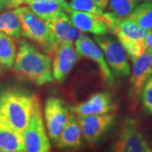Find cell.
Here are the masks:
<instances>
[{"label": "cell", "mask_w": 152, "mask_h": 152, "mask_svg": "<svg viewBox=\"0 0 152 152\" xmlns=\"http://www.w3.org/2000/svg\"><path fill=\"white\" fill-rule=\"evenodd\" d=\"M12 71L22 80L38 86L53 80L52 58L26 40H20L18 43Z\"/></svg>", "instance_id": "6da1fadb"}, {"label": "cell", "mask_w": 152, "mask_h": 152, "mask_svg": "<svg viewBox=\"0 0 152 152\" xmlns=\"http://www.w3.org/2000/svg\"><path fill=\"white\" fill-rule=\"evenodd\" d=\"M36 95L9 89L0 95V124L21 134L31 120L36 103Z\"/></svg>", "instance_id": "7a4b0ae2"}, {"label": "cell", "mask_w": 152, "mask_h": 152, "mask_svg": "<svg viewBox=\"0 0 152 152\" xmlns=\"http://www.w3.org/2000/svg\"><path fill=\"white\" fill-rule=\"evenodd\" d=\"M105 21L108 26L109 31L117 37L131 60L135 59L145 52L147 31L129 18L119 19L110 12L105 13Z\"/></svg>", "instance_id": "3957f363"}, {"label": "cell", "mask_w": 152, "mask_h": 152, "mask_svg": "<svg viewBox=\"0 0 152 152\" xmlns=\"http://www.w3.org/2000/svg\"><path fill=\"white\" fill-rule=\"evenodd\" d=\"M15 10L21 25V36L32 41L50 57L58 43L48 24L37 16L27 6H20Z\"/></svg>", "instance_id": "277c9868"}, {"label": "cell", "mask_w": 152, "mask_h": 152, "mask_svg": "<svg viewBox=\"0 0 152 152\" xmlns=\"http://www.w3.org/2000/svg\"><path fill=\"white\" fill-rule=\"evenodd\" d=\"M109 152H152V149L139 121L127 118Z\"/></svg>", "instance_id": "5b68a950"}, {"label": "cell", "mask_w": 152, "mask_h": 152, "mask_svg": "<svg viewBox=\"0 0 152 152\" xmlns=\"http://www.w3.org/2000/svg\"><path fill=\"white\" fill-rule=\"evenodd\" d=\"M24 152H51V141L44 124L41 103H36L31 120L22 133Z\"/></svg>", "instance_id": "8992f818"}, {"label": "cell", "mask_w": 152, "mask_h": 152, "mask_svg": "<svg viewBox=\"0 0 152 152\" xmlns=\"http://www.w3.org/2000/svg\"><path fill=\"white\" fill-rule=\"evenodd\" d=\"M93 40L102 49L107 64L114 76L127 77L130 75L129 56L118 41L107 35L95 36Z\"/></svg>", "instance_id": "52a82bcc"}, {"label": "cell", "mask_w": 152, "mask_h": 152, "mask_svg": "<svg viewBox=\"0 0 152 152\" xmlns=\"http://www.w3.org/2000/svg\"><path fill=\"white\" fill-rule=\"evenodd\" d=\"M44 124L50 141L56 147L60 135L65 127L69 109L58 97L48 98L44 105Z\"/></svg>", "instance_id": "ba28073f"}, {"label": "cell", "mask_w": 152, "mask_h": 152, "mask_svg": "<svg viewBox=\"0 0 152 152\" xmlns=\"http://www.w3.org/2000/svg\"><path fill=\"white\" fill-rule=\"evenodd\" d=\"M84 140L90 146H96L113 124L115 113L76 116Z\"/></svg>", "instance_id": "9c48e42d"}, {"label": "cell", "mask_w": 152, "mask_h": 152, "mask_svg": "<svg viewBox=\"0 0 152 152\" xmlns=\"http://www.w3.org/2000/svg\"><path fill=\"white\" fill-rule=\"evenodd\" d=\"M132 62L129 98L132 104L135 106V104L139 102L145 82L152 75V52L146 49L143 54L132 60Z\"/></svg>", "instance_id": "30bf717a"}, {"label": "cell", "mask_w": 152, "mask_h": 152, "mask_svg": "<svg viewBox=\"0 0 152 152\" xmlns=\"http://www.w3.org/2000/svg\"><path fill=\"white\" fill-rule=\"evenodd\" d=\"M52 59L53 78L56 81L63 82L73 70L80 55L74 43H58L50 55Z\"/></svg>", "instance_id": "8fae6325"}, {"label": "cell", "mask_w": 152, "mask_h": 152, "mask_svg": "<svg viewBox=\"0 0 152 152\" xmlns=\"http://www.w3.org/2000/svg\"><path fill=\"white\" fill-rule=\"evenodd\" d=\"M74 44L80 57H84L95 62L99 68L103 81L109 86H113L115 82L113 74L107 64L102 49L95 42V41L84 34Z\"/></svg>", "instance_id": "7c38bea8"}, {"label": "cell", "mask_w": 152, "mask_h": 152, "mask_svg": "<svg viewBox=\"0 0 152 152\" xmlns=\"http://www.w3.org/2000/svg\"><path fill=\"white\" fill-rule=\"evenodd\" d=\"M76 116H91L115 113L117 107L109 92L100 91L92 94L86 101L69 107Z\"/></svg>", "instance_id": "4fadbf2b"}, {"label": "cell", "mask_w": 152, "mask_h": 152, "mask_svg": "<svg viewBox=\"0 0 152 152\" xmlns=\"http://www.w3.org/2000/svg\"><path fill=\"white\" fill-rule=\"evenodd\" d=\"M25 4L46 23L69 15L71 10L67 2L57 3L52 0H26Z\"/></svg>", "instance_id": "5bb4252c"}, {"label": "cell", "mask_w": 152, "mask_h": 152, "mask_svg": "<svg viewBox=\"0 0 152 152\" xmlns=\"http://www.w3.org/2000/svg\"><path fill=\"white\" fill-rule=\"evenodd\" d=\"M68 15L72 24L83 33L88 32L95 36H104L110 32L104 16H97L90 13L75 10H70Z\"/></svg>", "instance_id": "9a60e30c"}, {"label": "cell", "mask_w": 152, "mask_h": 152, "mask_svg": "<svg viewBox=\"0 0 152 152\" xmlns=\"http://www.w3.org/2000/svg\"><path fill=\"white\" fill-rule=\"evenodd\" d=\"M84 147V138L76 115L69 110L65 127L60 135L56 148L60 151H77Z\"/></svg>", "instance_id": "2e32d148"}, {"label": "cell", "mask_w": 152, "mask_h": 152, "mask_svg": "<svg viewBox=\"0 0 152 152\" xmlns=\"http://www.w3.org/2000/svg\"><path fill=\"white\" fill-rule=\"evenodd\" d=\"M58 43H75L85 34L72 24L69 15L47 23Z\"/></svg>", "instance_id": "e0dca14e"}, {"label": "cell", "mask_w": 152, "mask_h": 152, "mask_svg": "<svg viewBox=\"0 0 152 152\" xmlns=\"http://www.w3.org/2000/svg\"><path fill=\"white\" fill-rule=\"evenodd\" d=\"M24 151L21 134L0 124V152Z\"/></svg>", "instance_id": "ac0fdd59"}, {"label": "cell", "mask_w": 152, "mask_h": 152, "mask_svg": "<svg viewBox=\"0 0 152 152\" xmlns=\"http://www.w3.org/2000/svg\"><path fill=\"white\" fill-rule=\"evenodd\" d=\"M16 43L14 38L0 32V69L9 70L12 69L16 56Z\"/></svg>", "instance_id": "d6986e66"}, {"label": "cell", "mask_w": 152, "mask_h": 152, "mask_svg": "<svg viewBox=\"0 0 152 152\" xmlns=\"http://www.w3.org/2000/svg\"><path fill=\"white\" fill-rule=\"evenodd\" d=\"M0 32L14 39L21 37V25L15 10L0 13Z\"/></svg>", "instance_id": "ffe728a7"}, {"label": "cell", "mask_w": 152, "mask_h": 152, "mask_svg": "<svg viewBox=\"0 0 152 152\" xmlns=\"http://www.w3.org/2000/svg\"><path fill=\"white\" fill-rule=\"evenodd\" d=\"M129 19L147 31H151L152 2H145L138 4Z\"/></svg>", "instance_id": "44dd1931"}, {"label": "cell", "mask_w": 152, "mask_h": 152, "mask_svg": "<svg viewBox=\"0 0 152 152\" xmlns=\"http://www.w3.org/2000/svg\"><path fill=\"white\" fill-rule=\"evenodd\" d=\"M139 4V0H108L110 13L119 19H127Z\"/></svg>", "instance_id": "7402d4cb"}, {"label": "cell", "mask_w": 152, "mask_h": 152, "mask_svg": "<svg viewBox=\"0 0 152 152\" xmlns=\"http://www.w3.org/2000/svg\"><path fill=\"white\" fill-rule=\"evenodd\" d=\"M68 5L71 10L90 13L101 17H103L105 15L103 10L101 9L93 0H71L68 3Z\"/></svg>", "instance_id": "603a6c76"}, {"label": "cell", "mask_w": 152, "mask_h": 152, "mask_svg": "<svg viewBox=\"0 0 152 152\" xmlns=\"http://www.w3.org/2000/svg\"><path fill=\"white\" fill-rule=\"evenodd\" d=\"M140 96L145 110L148 113L152 114V75L145 82Z\"/></svg>", "instance_id": "cb8c5ba5"}, {"label": "cell", "mask_w": 152, "mask_h": 152, "mask_svg": "<svg viewBox=\"0 0 152 152\" xmlns=\"http://www.w3.org/2000/svg\"><path fill=\"white\" fill-rule=\"evenodd\" d=\"M26 0H0V12L15 10L25 4Z\"/></svg>", "instance_id": "d4e9b609"}, {"label": "cell", "mask_w": 152, "mask_h": 152, "mask_svg": "<svg viewBox=\"0 0 152 152\" xmlns=\"http://www.w3.org/2000/svg\"><path fill=\"white\" fill-rule=\"evenodd\" d=\"M145 43H146L147 49L151 50L152 52V30L148 31L145 37Z\"/></svg>", "instance_id": "484cf974"}, {"label": "cell", "mask_w": 152, "mask_h": 152, "mask_svg": "<svg viewBox=\"0 0 152 152\" xmlns=\"http://www.w3.org/2000/svg\"><path fill=\"white\" fill-rule=\"evenodd\" d=\"M93 1L102 10L106 9L108 4V0H93Z\"/></svg>", "instance_id": "4316f807"}, {"label": "cell", "mask_w": 152, "mask_h": 152, "mask_svg": "<svg viewBox=\"0 0 152 152\" xmlns=\"http://www.w3.org/2000/svg\"><path fill=\"white\" fill-rule=\"evenodd\" d=\"M52 1H54V2H57V3H64V2H66V0H52Z\"/></svg>", "instance_id": "83f0119b"}, {"label": "cell", "mask_w": 152, "mask_h": 152, "mask_svg": "<svg viewBox=\"0 0 152 152\" xmlns=\"http://www.w3.org/2000/svg\"><path fill=\"white\" fill-rule=\"evenodd\" d=\"M58 152H77V151H58Z\"/></svg>", "instance_id": "f1b7e54d"}, {"label": "cell", "mask_w": 152, "mask_h": 152, "mask_svg": "<svg viewBox=\"0 0 152 152\" xmlns=\"http://www.w3.org/2000/svg\"><path fill=\"white\" fill-rule=\"evenodd\" d=\"M141 1H145V2H152V0H141Z\"/></svg>", "instance_id": "f546056e"}, {"label": "cell", "mask_w": 152, "mask_h": 152, "mask_svg": "<svg viewBox=\"0 0 152 152\" xmlns=\"http://www.w3.org/2000/svg\"><path fill=\"white\" fill-rule=\"evenodd\" d=\"M1 75H2V69H0V78H1Z\"/></svg>", "instance_id": "4dcf8cb0"}, {"label": "cell", "mask_w": 152, "mask_h": 152, "mask_svg": "<svg viewBox=\"0 0 152 152\" xmlns=\"http://www.w3.org/2000/svg\"><path fill=\"white\" fill-rule=\"evenodd\" d=\"M17 152H24V151H17Z\"/></svg>", "instance_id": "1f68e13d"}]
</instances>
